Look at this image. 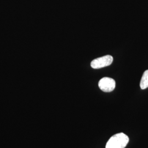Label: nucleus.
Here are the masks:
<instances>
[{
  "label": "nucleus",
  "mask_w": 148,
  "mask_h": 148,
  "mask_svg": "<svg viewBox=\"0 0 148 148\" xmlns=\"http://www.w3.org/2000/svg\"><path fill=\"white\" fill-rule=\"evenodd\" d=\"M140 87L142 90L146 89L148 87V70H146L143 74L140 80Z\"/></svg>",
  "instance_id": "20e7f679"
},
{
  "label": "nucleus",
  "mask_w": 148,
  "mask_h": 148,
  "mask_svg": "<svg viewBox=\"0 0 148 148\" xmlns=\"http://www.w3.org/2000/svg\"><path fill=\"white\" fill-rule=\"evenodd\" d=\"M99 88L104 92H110L115 89V81L110 77H103L98 83Z\"/></svg>",
  "instance_id": "7ed1b4c3"
},
{
  "label": "nucleus",
  "mask_w": 148,
  "mask_h": 148,
  "mask_svg": "<svg viewBox=\"0 0 148 148\" xmlns=\"http://www.w3.org/2000/svg\"><path fill=\"white\" fill-rule=\"evenodd\" d=\"M112 62L113 57L110 55H106L92 60L90 63V66L93 69H101L110 65Z\"/></svg>",
  "instance_id": "f03ea898"
},
{
  "label": "nucleus",
  "mask_w": 148,
  "mask_h": 148,
  "mask_svg": "<svg viewBox=\"0 0 148 148\" xmlns=\"http://www.w3.org/2000/svg\"><path fill=\"white\" fill-rule=\"evenodd\" d=\"M129 142V138L123 133L112 136L106 144V148H125Z\"/></svg>",
  "instance_id": "f257e3e1"
}]
</instances>
